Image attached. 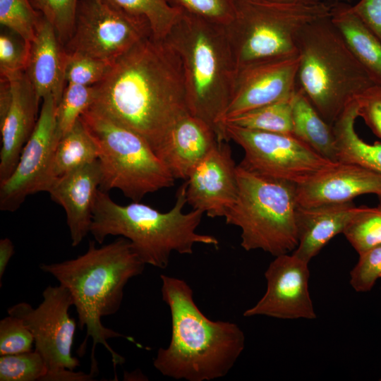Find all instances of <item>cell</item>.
Instances as JSON below:
<instances>
[{"label":"cell","mask_w":381,"mask_h":381,"mask_svg":"<svg viewBox=\"0 0 381 381\" xmlns=\"http://www.w3.org/2000/svg\"><path fill=\"white\" fill-rule=\"evenodd\" d=\"M94 87L91 107L141 135L155 152L190 114L182 62L166 39L143 38Z\"/></svg>","instance_id":"1"},{"label":"cell","mask_w":381,"mask_h":381,"mask_svg":"<svg viewBox=\"0 0 381 381\" xmlns=\"http://www.w3.org/2000/svg\"><path fill=\"white\" fill-rule=\"evenodd\" d=\"M146 265L133 250L131 242L119 237L113 242L96 247L90 241L83 255L61 262L41 264L40 268L55 277L69 291L78 317L80 329L86 327V336L78 351L83 356L89 337L92 339L90 373L96 375L97 344L109 352L115 368L124 358L109 344L111 338H128L105 327L102 318L115 314L120 308L125 286L143 273Z\"/></svg>","instance_id":"2"},{"label":"cell","mask_w":381,"mask_h":381,"mask_svg":"<svg viewBox=\"0 0 381 381\" xmlns=\"http://www.w3.org/2000/svg\"><path fill=\"white\" fill-rule=\"evenodd\" d=\"M162 298L171 314V340L153 361L162 375L175 380L210 381L226 375L245 347L240 327L214 321L199 309L183 279L161 274Z\"/></svg>","instance_id":"3"},{"label":"cell","mask_w":381,"mask_h":381,"mask_svg":"<svg viewBox=\"0 0 381 381\" xmlns=\"http://www.w3.org/2000/svg\"><path fill=\"white\" fill-rule=\"evenodd\" d=\"M187 183L178 188L172 208L164 212L134 202L121 205L108 192L99 189L92 212L90 234L99 243L109 236L128 239L139 258L145 264L164 269L171 254H192L197 243L217 247L218 240L211 235L196 232L203 212L192 210L185 213Z\"/></svg>","instance_id":"4"},{"label":"cell","mask_w":381,"mask_h":381,"mask_svg":"<svg viewBox=\"0 0 381 381\" xmlns=\"http://www.w3.org/2000/svg\"><path fill=\"white\" fill-rule=\"evenodd\" d=\"M165 39L182 62L190 114L228 141L222 120L238 71L224 26L181 11Z\"/></svg>","instance_id":"5"},{"label":"cell","mask_w":381,"mask_h":381,"mask_svg":"<svg viewBox=\"0 0 381 381\" xmlns=\"http://www.w3.org/2000/svg\"><path fill=\"white\" fill-rule=\"evenodd\" d=\"M296 45L299 56L297 87L332 126L348 104L376 85L329 15L302 27L296 34Z\"/></svg>","instance_id":"6"},{"label":"cell","mask_w":381,"mask_h":381,"mask_svg":"<svg viewBox=\"0 0 381 381\" xmlns=\"http://www.w3.org/2000/svg\"><path fill=\"white\" fill-rule=\"evenodd\" d=\"M238 195L224 217L240 228L241 246L273 256L294 250L298 243L296 185L262 176L237 165Z\"/></svg>","instance_id":"7"},{"label":"cell","mask_w":381,"mask_h":381,"mask_svg":"<svg viewBox=\"0 0 381 381\" xmlns=\"http://www.w3.org/2000/svg\"><path fill=\"white\" fill-rule=\"evenodd\" d=\"M80 118L98 147L101 190L116 188L139 202L174 185L176 179L141 135L92 107Z\"/></svg>","instance_id":"8"},{"label":"cell","mask_w":381,"mask_h":381,"mask_svg":"<svg viewBox=\"0 0 381 381\" xmlns=\"http://www.w3.org/2000/svg\"><path fill=\"white\" fill-rule=\"evenodd\" d=\"M329 13L330 1L303 5L237 0L235 16L224 26L237 71L258 62L297 55L299 30Z\"/></svg>","instance_id":"9"},{"label":"cell","mask_w":381,"mask_h":381,"mask_svg":"<svg viewBox=\"0 0 381 381\" xmlns=\"http://www.w3.org/2000/svg\"><path fill=\"white\" fill-rule=\"evenodd\" d=\"M227 140L241 146L244 157L240 167L253 173L296 186L334 168L329 160L291 134L253 130L224 123Z\"/></svg>","instance_id":"10"},{"label":"cell","mask_w":381,"mask_h":381,"mask_svg":"<svg viewBox=\"0 0 381 381\" xmlns=\"http://www.w3.org/2000/svg\"><path fill=\"white\" fill-rule=\"evenodd\" d=\"M42 297V302L36 308L21 302L8 308L7 313L21 320L31 331L35 350L47 365L45 376L65 369L74 370L80 362L72 354L76 325L68 313L73 306L71 295L61 284L49 285L43 291Z\"/></svg>","instance_id":"11"},{"label":"cell","mask_w":381,"mask_h":381,"mask_svg":"<svg viewBox=\"0 0 381 381\" xmlns=\"http://www.w3.org/2000/svg\"><path fill=\"white\" fill-rule=\"evenodd\" d=\"M150 35L152 32L147 22L127 15L104 0H79L74 31L65 50L114 63Z\"/></svg>","instance_id":"12"},{"label":"cell","mask_w":381,"mask_h":381,"mask_svg":"<svg viewBox=\"0 0 381 381\" xmlns=\"http://www.w3.org/2000/svg\"><path fill=\"white\" fill-rule=\"evenodd\" d=\"M57 102L52 95L42 98L35 128L25 143L12 174L0 183V210H17L26 198L47 192L54 180L52 161L59 140L56 128Z\"/></svg>","instance_id":"13"},{"label":"cell","mask_w":381,"mask_h":381,"mask_svg":"<svg viewBox=\"0 0 381 381\" xmlns=\"http://www.w3.org/2000/svg\"><path fill=\"white\" fill-rule=\"evenodd\" d=\"M308 263L294 253L275 256L265 272V294L244 311L243 316L315 319L317 315L308 290Z\"/></svg>","instance_id":"14"},{"label":"cell","mask_w":381,"mask_h":381,"mask_svg":"<svg viewBox=\"0 0 381 381\" xmlns=\"http://www.w3.org/2000/svg\"><path fill=\"white\" fill-rule=\"evenodd\" d=\"M0 183L13 172L37 118L35 89L25 71L1 77Z\"/></svg>","instance_id":"15"},{"label":"cell","mask_w":381,"mask_h":381,"mask_svg":"<svg viewBox=\"0 0 381 381\" xmlns=\"http://www.w3.org/2000/svg\"><path fill=\"white\" fill-rule=\"evenodd\" d=\"M298 65V54L258 62L240 69L222 122L294 95L297 89Z\"/></svg>","instance_id":"16"},{"label":"cell","mask_w":381,"mask_h":381,"mask_svg":"<svg viewBox=\"0 0 381 381\" xmlns=\"http://www.w3.org/2000/svg\"><path fill=\"white\" fill-rule=\"evenodd\" d=\"M186 200L209 217H224L238 195L237 166L228 141H218L186 180Z\"/></svg>","instance_id":"17"},{"label":"cell","mask_w":381,"mask_h":381,"mask_svg":"<svg viewBox=\"0 0 381 381\" xmlns=\"http://www.w3.org/2000/svg\"><path fill=\"white\" fill-rule=\"evenodd\" d=\"M98 160L54 179L47 193L66 215L71 245L78 246L90 233L92 212L100 187Z\"/></svg>","instance_id":"18"},{"label":"cell","mask_w":381,"mask_h":381,"mask_svg":"<svg viewBox=\"0 0 381 381\" xmlns=\"http://www.w3.org/2000/svg\"><path fill=\"white\" fill-rule=\"evenodd\" d=\"M381 195V174L364 167L339 162L323 174L296 186L299 206L350 202L363 194Z\"/></svg>","instance_id":"19"},{"label":"cell","mask_w":381,"mask_h":381,"mask_svg":"<svg viewBox=\"0 0 381 381\" xmlns=\"http://www.w3.org/2000/svg\"><path fill=\"white\" fill-rule=\"evenodd\" d=\"M218 141L208 124L188 114L174 124L155 153L175 179L186 181Z\"/></svg>","instance_id":"20"},{"label":"cell","mask_w":381,"mask_h":381,"mask_svg":"<svg viewBox=\"0 0 381 381\" xmlns=\"http://www.w3.org/2000/svg\"><path fill=\"white\" fill-rule=\"evenodd\" d=\"M62 46L53 26L42 16L25 71L39 101L48 95L54 97L57 104L61 99L66 84V50Z\"/></svg>","instance_id":"21"},{"label":"cell","mask_w":381,"mask_h":381,"mask_svg":"<svg viewBox=\"0 0 381 381\" xmlns=\"http://www.w3.org/2000/svg\"><path fill=\"white\" fill-rule=\"evenodd\" d=\"M360 209L351 202L308 207L298 206V243L294 253L310 262L332 238L343 233Z\"/></svg>","instance_id":"22"},{"label":"cell","mask_w":381,"mask_h":381,"mask_svg":"<svg viewBox=\"0 0 381 381\" xmlns=\"http://www.w3.org/2000/svg\"><path fill=\"white\" fill-rule=\"evenodd\" d=\"M329 18L356 59L381 86V41L345 1H330Z\"/></svg>","instance_id":"23"},{"label":"cell","mask_w":381,"mask_h":381,"mask_svg":"<svg viewBox=\"0 0 381 381\" xmlns=\"http://www.w3.org/2000/svg\"><path fill=\"white\" fill-rule=\"evenodd\" d=\"M291 134L325 158L338 162L332 126L324 120L298 87L293 102Z\"/></svg>","instance_id":"24"},{"label":"cell","mask_w":381,"mask_h":381,"mask_svg":"<svg viewBox=\"0 0 381 381\" xmlns=\"http://www.w3.org/2000/svg\"><path fill=\"white\" fill-rule=\"evenodd\" d=\"M358 106L354 99L332 126L337 148V161L358 164L381 174V143L368 144L355 131Z\"/></svg>","instance_id":"25"},{"label":"cell","mask_w":381,"mask_h":381,"mask_svg":"<svg viewBox=\"0 0 381 381\" xmlns=\"http://www.w3.org/2000/svg\"><path fill=\"white\" fill-rule=\"evenodd\" d=\"M98 157L97 145L80 118L56 146L52 168L53 179L92 163Z\"/></svg>","instance_id":"26"},{"label":"cell","mask_w":381,"mask_h":381,"mask_svg":"<svg viewBox=\"0 0 381 381\" xmlns=\"http://www.w3.org/2000/svg\"><path fill=\"white\" fill-rule=\"evenodd\" d=\"M295 93L277 102L226 119L223 121L222 126L224 123H229L248 129L291 134L292 107Z\"/></svg>","instance_id":"27"},{"label":"cell","mask_w":381,"mask_h":381,"mask_svg":"<svg viewBox=\"0 0 381 381\" xmlns=\"http://www.w3.org/2000/svg\"><path fill=\"white\" fill-rule=\"evenodd\" d=\"M104 1L128 16L147 22L152 35L158 40L167 37L181 13L167 0Z\"/></svg>","instance_id":"28"},{"label":"cell","mask_w":381,"mask_h":381,"mask_svg":"<svg viewBox=\"0 0 381 381\" xmlns=\"http://www.w3.org/2000/svg\"><path fill=\"white\" fill-rule=\"evenodd\" d=\"M358 255L381 244V205L361 207L342 233Z\"/></svg>","instance_id":"29"},{"label":"cell","mask_w":381,"mask_h":381,"mask_svg":"<svg viewBox=\"0 0 381 381\" xmlns=\"http://www.w3.org/2000/svg\"><path fill=\"white\" fill-rule=\"evenodd\" d=\"M95 95L94 85L66 84L56 107V128L59 140L73 128L83 114L92 105Z\"/></svg>","instance_id":"30"},{"label":"cell","mask_w":381,"mask_h":381,"mask_svg":"<svg viewBox=\"0 0 381 381\" xmlns=\"http://www.w3.org/2000/svg\"><path fill=\"white\" fill-rule=\"evenodd\" d=\"M42 14L30 0H0V23L28 43L34 40Z\"/></svg>","instance_id":"31"},{"label":"cell","mask_w":381,"mask_h":381,"mask_svg":"<svg viewBox=\"0 0 381 381\" xmlns=\"http://www.w3.org/2000/svg\"><path fill=\"white\" fill-rule=\"evenodd\" d=\"M112 64L113 63L83 53L66 51V83L84 86L95 85L106 77Z\"/></svg>","instance_id":"32"},{"label":"cell","mask_w":381,"mask_h":381,"mask_svg":"<svg viewBox=\"0 0 381 381\" xmlns=\"http://www.w3.org/2000/svg\"><path fill=\"white\" fill-rule=\"evenodd\" d=\"M47 372L45 361L35 349L0 356V381L42 380Z\"/></svg>","instance_id":"33"},{"label":"cell","mask_w":381,"mask_h":381,"mask_svg":"<svg viewBox=\"0 0 381 381\" xmlns=\"http://www.w3.org/2000/svg\"><path fill=\"white\" fill-rule=\"evenodd\" d=\"M34 8L53 26L62 45L75 28L79 0H30Z\"/></svg>","instance_id":"34"},{"label":"cell","mask_w":381,"mask_h":381,"mask_svg":"<svg viewBox=\"0 0 381 381\" xmlns=\"http://www.w3.org/2000/svg\"><path fill=\"white\" fill-rule=\"evenodd\" d=\"M182 12L226 26L234 19L237 0H167Z\"/></svg>","instance_id":"35"},{"label":"cell","mask_w":381,"mask_h":381,"mask_svg":"<svg viewBox=\"0 0 381 381\" xmlns=\"http://www.w3.org/2000/svg\"><path fill=\"white\" fill-rule=\"evenodd\" d=\"M8 30V29H7ZM30 43L8 30L0 35L1 77L25 71L30 56Z\"/></svg>","instance_id":"36"},{"label":"cell","mask_w":381,"mask_h":381,"mask_svg":"<svg viewBox=\"0 0 381 381\" xmlns=\"http://www.w3.org/2000/svg\"><path fill=\"white\" fill-rule=\"evenodd\" d=\"M31 331L19 318L8 315L0 321V356L32 351Z\"/></svg>","instance_id":"37"},{"label":"cell","mask_w":381,"mask_h":381,"mask_svg":"<svg viewBox=\"0 0 381 381\" xmlns=\"http://www.w3.org/2000/svg\"><path fill=\"white\" fill-rule=\"evenodd\" d=\"M381 278V244L359 255L350 272L349 283L357 292L370 291Z\"/></svg>","instance_id":"38"},{"label":"cell","mask_w":381,"mask_h":381,"mask_svg":"<svg viewBox=\"0 0 381 381\" xmlns=\"http://www.w3.org/2000/svg\"><path fill=\"white\" fill-rule=\"evenodd\" d=\"M358 116L381 138V86L375 85L355 98Z\"/></svg>","instance_id":"39"},{"label":"cell","mask_w":381,"mask_h":381,"mask_svg":"<svg viewBox=\"0 0 381 381\" xmlns=\"http://www.w3.org/2000/svg\"><path fill=\"white\" fill-rule=\"evenodd\" d=\"M353 10L381 41V0H360Z\"/></svg>","instance_id":"40"},{"label":"cell","mask_w":381,"mask_h":381,"mask_svg":"<svg viewBox=\"0 0 381 381\" xmlns=\"http://www.w3.org/2000/svg\"><path fill=\"white\" fill-rule=\"evenodd\" d=\"M94 375L83 372H74L73 370L65 369L52 375H46L43 381H90L93 380Z\"/></svg>","instance_id":"41"},{"label":"cell","mask_w":381,"mask_h":381,"mask_svg":"<svg viewBox=\"0 0 381 381\" xmlns=\"http://www.w3.org/2000/svg\"><path fill=\"white\" fill-rule=\"evenodd\" d=\"M15 252L14 245L7 237L0 240V286L6 267Z\"/></svg>","instance_id":"42"},{"label":"cell","mask_w":381,"mask_h":381,"mask_svg":"<svg viewBox=\"0 0 381 381\" xmlns=\"http://www.w3.org/2000/svg\"><path fill=\"white\" fill-rule=\"evenodd\" d=\"M275 2L293 4H303V5H313L316 4L322 1V0H269Z\"/></svg>","instance_id":"43"},{"label":"cell","mask_w":381,"mask_h":381,"mask_svg":"<svg viewBox=\"0 0 381 381\" xmlns=\"http://www.w3.org/2000/svg\"><path fill=\"white\" fill-rule=\"evenodd\" d=\"M378 198H379V200H380V204L379 205H381V195L378 196Z\"/></svg>","instance_id":"44"},{"label":"cell","mask_w":381,"mask_h":381,"mask_svg":"<svg viewBox=\"0 0 381 381\" xmlns=\"http://www.w3.org/2000/svg\"><path fill=\"white\" fill-rule=\"evenodd\" d=\"M380 380H381V379H380Z\"/></svg>","instance_id":"45"}]
</instances>
